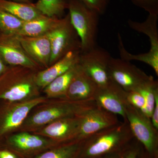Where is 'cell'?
Instances as JSON below:
<instances>
[{"label": "cell", "mask_w": 158, "mask_h": 158, "mask_svg": "<svg viewBox=\"0 0 158 158\" xmlns=\"http://www.w3.org/2000/svg\"><path fill=\"white\" fill-rule=\"evenodd\" d=\"M96 106L94 100L76 101L54 99L50 102L47 101L34 108L19 130L33 132L57 119L81 115Z\"/></svg>", "instance_id": "6da1fadb"}, {"label": "cell", "mask_w": 158, "mask_h": 158, "mask_svg": "<svg viewBox=\"0 0 158 158\" xmlns=\"http://www.w3.org/2000/svg\"><path fill=\"white\" fill-rule=\"evenodd\" d=\"M134 138L127 120L98 132L82 141L79 158H96L119 152Z\"/></svg>", "instance_id": "7a4b0ae2"}, {"label": "cell", "mask_w": 158, "mask_h": 158, "mask_svg": "<svg viewBox=\"0 0 158 158\" xmlns=\"http://www.w3.org/2000/svg\"><path fill=\"white\" fill-rule=\"evenodd\" d=\"M38 71L21 66H11L0 76V100L18 102L40 96L35 81Z\"/></svg>", "instance_id": "3957f363"}, {"label": "cell", "mask_w": 158, "mask_h": 158, "mask_svg": "<svg viewBox=\"0 0 158 158\" xmlns=\"http://www.w3.org/2000/svg\"><path fill=\"white\" fill-rule=\"evenodd\" d=\"M71 23L81 43V52H85L96 47L99 15L80 0H67Z\"/></svg>", "instance_id": "277c9868"}, {"label": "cell", "mask_w": 158, "mask_h": 158, "mask_svg": "<svg viewBox=\"0 0 158 158\" xmlns=\"http://www.w3.org/2000/svg\"><path fill=\"white\" fill-rule=\"evenodd\" d=\"M51 45L49 66L64 56L68 52L81 50V43L70 22L69 14L59 18L53 28L47 34Z\"/></svg>", "instance_id": "5b68a950"}, {"label": "cell", "mask_w": 158, "mask_h": 158, "mask_svg": "<svg viewBox=\"0 0 158 158\" xmlns=\"http://www.w3.org/2000/svg\"><path fill=\"white\" fill-rule=\"evenodd\" d=\"M48 101L44 96L18 102H6L0 106V139L19 129L32 110Z\"/></svg>", "instance_id": "8992f818"}, {"label": "cell", "mask_w": 158, "mask_h": 158, "mask_svg": "<svg viewBox=\"0 0 158 158\" xmlns=\"http://www.w3.org/2000/svg\"><path fill=\"white\" fill-rule=\"evenodd\" d=\"M126 116L134 138L143 145L150 156H157L158 130L153 125L151 119L141 110L128 104Z\"/></svg>", "instance_id": "52a82bcc"}, {"label": "cell", "mask_w": 158, "mask_h": 158, "mask_svg": "<svg viewBox=\"0 0 158 158\" xmlns=\"http://www.w3.org/2000/svg\"><path fill=\"white\" fill-rule=\"evenodd\" d=\"M110 80L127 92L138 90L153 79L130 61L111 57L108 66Z\"/></svg>", "instance_id": "ba28073f"}, {"label": "cell", "mask_w": 158, "mask_h": 158, "mask_svg": "<svg viewBox=\"0 0 158 158\" xmlns=\"http://www.w3.org/2000/svg\"><path fill=\"white\" fill-rule=\"evenodd\" d=\"M6 145L22 157L36 156L60 144L56 141L29 132L21 131L8 136Z\"/></svg>", "instance_id": "9c48e42d"}, {"label": "cell", "mask_w": 158, "mask_h": 158, "mask_svg": "<svg viewBox=\"0 0 158 158\" xmlns=\"http://www.w3.org/2000/svg\"><path fill=\"white\" fill-rule=\"evenodd\" d=\"M111 57L107 51L97 46L88 52H81L79 65L98 87H101L111 81L108 66Z\"/></svg>", "instance_id": "30bf717a"}, {"label": "cell", "mask_w": 158, "mask_h": 158, "mask_svg": "<svg viewBox=\"0 0 158 158\" xmlns=\"http://www.w3.org/2000/svg\"><path fill=\"white\" fill-rule=\"evenodd\" d=\"M94 100L98 106L127 120L126 109L129 104L127 92L115 82L111 80L107 85L98 87Z\"/></svg>", "instance_id": "8fae6325"}, {"label": "cell", "mask_w": 158, "mask_h": 158, "mask_svg": "<svg viewBox=\"0 0 158 158\" xmlns=\"http://www.w3.org/2000/svg\"><path fill=\"white\" fill-rule=\"evenodd\" d=\"M117 115L96 106L82 115L76 141H83L99 131L118 124Z\"/></svg>", "instance_id": "7c38bea8"}, {"label": "cell", "mask_w": 158, "mask_h": 158, "mask_svg": "<svg viewBox=\"0 0 158 158\" xmlns=\"http://www.w3.org/2000/svg\"><path fill=\"white\" fill-rule=\"evenodd\" d=\"M83 114L57 119L32 133L60 144L75 141Z\"/></svg>", "instance_id": "4fadbf2b"}, {"label": "cell", "mask_w": 158, "mask_h": 158, "mask_svg": "<svg viewBox=\"0 0 158 158\" xmlns=\"http://www.w3.org/2000/svg\"><path fill=\"white\" fill-rule=\"evenodd\" d=\"M0 57L11 66H21L37 71L42 70L26 52L17 35L0 34Z\"/></svg>", "instance_id": "5bb4252c"}, {"label": "cell", "mask_w": 158, "mask_h": 158, "mask_svg": "<svg viewBox=\"0 0 158 158\" xmlns=\"http://www.w3.org/2000/svg\"><path fill=\"white\" fill-rule=\"evenodd\" d=\"M81 52V50L71 51L48 68L37 71L35 81L40 89H43L55 79L78 64Z\"/></svg>", "instance_id": "9a60e30c"}, {"label": "cell", "mask_w": 158, "mask_h": 158, "mask_svg": "<svg viewBox=\"0 0 158 158\" xmlns=\"http://www.w3.org/2000/svg\"><path fill=\"white\" fill-rule=\"evenodd\" d=\"M17 37L23 48L34 62L43 69L49 66L51 45L47 34L38 37Z\"/></svg>", "instance_id": "2e32d148"}, {"label": "cell", "mask_w": 158, "mask_h": 158, "mask_svg": "<svg viewBox=\"0 0 158 158\" xmlns=\"http://www.w3.org/2000/svg\"><path fill=\"white\" fill-rule=\"evenodd\" d=\"M98 86L85 73L79 65L77 70L71 81L65 98L76 101L94 100Z\"/></svg>", "instance_id": "e0dca14e"}, {"label": "cell", "mask_w": 158, "mask_h": 158, "mask_svg": "<svg viewBox=\"0 0 158 158\" xmlns=\"http://www.w3.org/2000/svg\"><path fill=\"white\" fill-rule=\"evenodd\" d=\"M59 18L49 17L46 15L25 22L17 35L27 37H38L46 35L58 22Z\"/></svg>", "instance_id": "ac0fdd59"}, {"label": "cell", "mask_w": 158, "mask_h": 158, "mask_svg": "<svg viewBox=\"0 0 158 158\" xmlns=\"http://www.w3.org/2000/svg\"><path fill=\"white\" fill-rule=\"evenodd\" d=\"M0 9L24 22L32 20L44 15L33 3L27 4L8 0H0Z\"/></svg>", "instance_id": "d6986e66"}, {"label": "cell", "mask_w": 158, "mask_h": 158, "mask_svg": "<svg viewBox=\"0 0 158 158\" xmlns=\"http://www.w3.org/2000/svg\"><path fill=\"white\" fill-rule=\"evenodd\" d=\"M78 66L79 63L55 79L44 88L46 97L48 99L65 98L71 81L77 70Z\"/></svg>", "instance_id": "ffe728a7"}, {"label": "cell", "mask_w": 158, "mask_h": 158, "mask_svg": "<svg viewBox=\"0 0 158 158\" xmlns=\"http://www.w3.org/2000/svg\"><path fill=\"white\" fill-rule=\"evenodd\" d=\"M83 141H72L59 144L38 154L33 158H79Z\"/></svg>", "instance_id": "44dd1931"}, {"label": "cell", "mask_w": 158, "mask_h": 158, "mask_svg": "<svg viewBox=\"0 0 158 158\" xmlns=\"http://www.w3.org/2000/svg\"><path fill=\"white\" fill-rule=\"evenodd\" d=\"M158 15L149 14L146 20L142 23L128 20V25L134 31L147 35L151 43V49L158 50Z\"/></svg>", "instance_id": "7402d4cb"}, {"label": "cell", "mask_w": 158, "mask_h": 158, "mask_svg": "<svg viewBox=\"0 0 158 158\" xmlns=\"http://www.w3.org/2000/svg\"><path fill=\"white\" fill-rule=\"evenodd\" d=\"M118 48L121 59L128 61L137 60L146 63L153 69L157 76H158V50L150 49L148 52L134 55L128 52L123 42L121 35L118 34Z\"/></svg>", "instance_id": "603a6c76"}, {"label": "cell", "mask_w": 158, "mask_h": 158, "mask_svg": "<svg viewBox=\"0 0 158 158\" xmlns=\"http://www.w3.org/2000/svg\"><path fill=\"white\" fill-rule=\"evenodd\" d=\"M34 5L43 15L49 17L62 18L68 9L67 0H38Z\"/></svg>", "instance_id": "cb8c5ba5"}, {"label": "cell", "mask_w": 158, "mask_h": 158, "mask_svg": "<svg viewBox=\"0 0 158 158\" xmlns=\"http://www.w3.org/2000/svg\"><path fill=\"white\" fill-rule=\"evenodd\" d=\"M136 91L140 92L144 98L145 104L141 112L151 118L154 108L155 95L158 91V81L152 79Z\"/></svg>", "instance_id": "d4e9b609"}, {"label": "cell", "mask_w": 158, "mask_h": 158, "mask_svg": "<svg viewBox=\"0 0 158 158\" xmlns=\"http://www.w3.org/2000/svg\"><path fill=\"white\" fill-rule=\"evenodd\" d=\"M25 22L0 9V31L6 35H17Z\"/></svg>", "instance_id": "484cf974"}, {"label": "cell", "mask_w": 158, "mask_h": 158, "mask_svg": "<svg viewBox=\"0 0 158 158\" xmlns=\"http://www.w3.org/2000/svg\"><path fill=\"white\" fill-rule=\"evenodd\" d=\"M135 5L142 8L149 14L158 15V0H131Z\"/></svg>", "instance_id": "4316f807"}, {"label": "cell", "mask_w": 158, "mask_h": 158, "mask_svg": "<svg viewBox=\"0 0 158 158\" xmlns=\"http://www.w3.org/2000/svg\"><path fill=\"white\" fill-rule=\"evenodd\" d=\"M85 6L99 15L103 14L106 9L109 0H80Z\"/></svg>", "instance_id": "83f0119b"}, {"label": "cell", "mask_w": 158, "mask_h": 158, "mask_svg": "<svg viewBox=\"0 0 158 158\" xmlns=\"http://www.w3.org/2000/svg\"><path fill=\"white\" fill-rule=\"evenodd\" d=\"M127 99L130 104L141 111L144 109L145 102L144 97L138 91L127 92Z\"/></svg>", "instance_id": "f1b7e54d"}, {"label": "cell", "mask_w": 158, "mask_h": 158, "mask_svg": "<svg viewBox=\"0 0 158 158\" xmlns=\"http://www.w3.org/2000/svg\"><path fill=\"white\" fill-rule=\"evenodd\" d=\"M138 148L136 146L127 147V149L120 152L119 158H138L140 153Z\"/></svg>", "instance_id": "f546056e"}, {"label": "cell", "mask_w": 158, "mask_h": 158, "mask_svg": "<svg viewBox=\"0 0 158 158\" xmlns=\"http://www.w3.org/2000/svg\"><path fill=\"white\" fill-rule=\"evenodd\" d=\"M154 108L151 119L154 127L158 130V91L156 92Z\"/></svg>", "instance_id": "4dcf8cb0"}, {"label": "cell", "mask_w": 158, "mask_h": 158, "mask_svg": "<svg viewBox=\"0 0 158 158\" xmlns=\"http://www.w3.org/2000/svg\"><path fill=\"white\" fill-rule=\"evenodd\" d=\"M0 158H18L12 152L7 150H0Z\"/></svg>", "instance_id": "1f68e13d"}, {"label": "cell", "mask_w": 158, "mask_h": 158, "mask_svg": "<svg viewBox=\"0 0 158 158\" xmlns=\"http://www.w3.org/2000/svg\"><path fill=\"white\" fill-rule=\"evenodd\" d=\"M8 68V67L6 66L4 61L0 57V76L6 71Z\"/></svg>", "instance_id": "d6a6232c"}, {"label": "cell", "mask_w": 158, "mask_h": 158, "mask_svg": "<svg viewBox=\"0 0 158 158\" xmlns=\"http://www.w3.org/2000/svg\"><path fill=\"white\" fill-rule=\"evenodd\" d=\"M120 152H116L112 153L109 154L105 156L103 158H119L120 157Z\"/></svg>", "instance_id": "836d02e7"}, {"label": "cell", "mask_w": 158, "mask_h": 158, "mask_svg": "<svg viewBox=\"0 0 158 158\" xmlns=\"http://www.w3.org/2000/svg\"><path fill=\"white\" fill-rule=\"evenodd\" d=\"M8 1H13V2H18L27 3V4H31V0H8Z\"/></svg>", "instance_id": "e575fe53"}, {"label": "cell", "mask_w": 158, "mask_h": 158, "mask_svg": "<svg viewBox=\"0 0 158 158\" xmlns=\"http://www.w3.org/2000/svg\"></svg>", "instance_id": "d590c367"}]
</instances>
